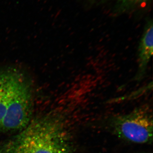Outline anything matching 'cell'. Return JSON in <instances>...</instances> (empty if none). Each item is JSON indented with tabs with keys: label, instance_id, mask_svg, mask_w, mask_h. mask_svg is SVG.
Wrapping results in <instances>:
<instances>
[{
	"label": "cell",
	"instance_id": "obj_4",
	"mask_svg": "<svg viewBox=\"0 0 153 153\" xmlns=\"http://www.w3.org/2000/svg\"><path fill=\"white\" fill-rule=\"evenodd\" d=\"M153 26L152 20H148L144 29L138 47V69L134 80L140 82L144 78L153 52Z\"/></svg>",
	"mask_w": 153,
	"mask_h": 153
},
{
	"label": "cell",
	"instance_id": "obj_1",
	"mask_svg": "<svg viewBox=\"0 0 153 153\" xmlns=\"http://www.w3.org/2000/svg\"><path fill=\"white\" fill-rule=\"evenodd\" d=\"M23 129L0 145V153H72L62 122L55 116L38 117Z\"/></svg>",
	"mask_w": 153,
	"mask_h": 153
},
{
	"label": "cell",
	"instance_id": "obj_3",
	"mask_svg": "<svg viewBox=\"0 0 153 153\" xmlns=\"http://www.w3.org/2000/svg\"><path fill=\"white\" fill-rule=\"evenodd\" d=\"M30 87L27 79L19 71H0V126L11 102L16 97Z\"/></svg>",
	"mask_w": 153,
	"mask_h": 153
},
{
	"label": "cell",
	"instance_id": "obj_2",
	"mask_svg": "<svg viewBox=\"0 0 153 153\" xmlns=\"http://www.w3.org/2000/svg\"><path fill=\"white\" fill-rule=\"evenodd\" d=\"M113 127L118 136L128 141L146 143L152 140V116L146 107L118 117Z\"/></svg>",
	"mask_w": 153,
	"mask_h": 153
},
{
	"label": "cell",
	"instance_id": "obj_5",
	"mask_svg": "<svg viewBox=\"0 0 153 153\" xmlns=\"http://www.w3.org/2000/svg\"><path fill=\"white\" fill-rule=\"evenodd\" d=\"M148 0H118L120 10L123 12L146 2Z\"/></svg>",
	"mask_w": 153,
	"mask_h": 153
}]
</instances>
